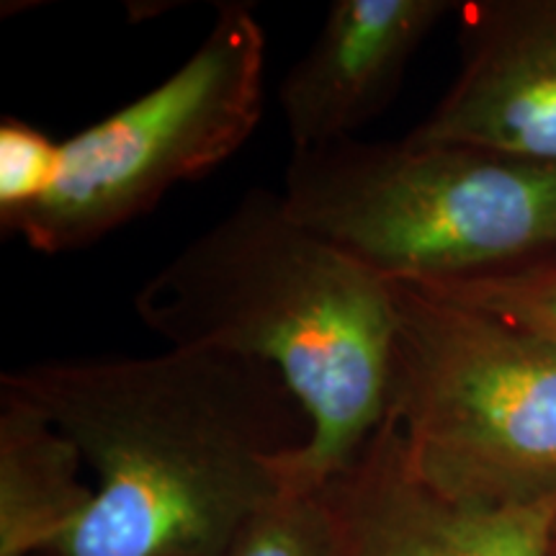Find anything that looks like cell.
<instances>
[{
  "mask_svg": "<svg viewBox=\"0 0 556 556\" xmlns=\"http://www.w3.org/2000/svg\"><path fill=\"white\" fill-rule=\"evenodd\" d=\"M266 31L245 3H222L191 58L137 101L62 142L54 189L5 235L60 255L148 214L248 142L263 116Z\"/></svg>",
  "mask_w": 556,
  "mask_h": 556,
  "instance_id": "cell-5",
  "label": "cell"
},
{
  "mask_svg": "<svg viewBox=\"0 0 556 556\" xmlns=\"http://www.w3.org/2000/svg\"><path fill=\"white\" fill-rule=\"evenodd\" d=\"M323 495L338 556H546L556 531V495L516 507L438 495L409 467L405 438L389 415Z\"/></svg>",
  "mask_w": 556,
  "mask_h": 556,
  "instance_id": "cell-7",
  "label": "cell"
},
{
  "mask_svg": "<svg viewBox=\"0 0 556 556\" xmlns=\"http://www.w3.org/2000/svg\"><path fill=\"white\" fill-rule=\"evenodd\" d=\"M462 65L409 139L556 163V0L458 3Z\"/></svg>",
  "mask_w": 556,
  "mask_h": 556,
  "instance_id": "cell-6",
  "label": "cell"
},
{
  "mask_svg": "<svg viewBox=\"0 0 556 556\" xmlns=\"http://www.w3.org/2000/svg\"><path fill=\"white\" fill-rule=\"evenodd\" d=\"M281 197L394 283L456 281L556 253V163L351 137L294 150Z\"/></svg>",
  "mask_w": 556,
  "mask_h": 556,
  "instance_id": "cell-3",
  "label": "cell"
},
{
  "mask_svg": "<svg viewBox=\"0 0 556 556\" xmlns=\"http://www.w3.org/2000/svg\"><path fill=\"white\" fill-rule=\"evenodd\" d=\"M409 287L484 309L556 345V253L495 274Z\"/></svg>",
  "mask_w": 556,
  "mask_h": 556,
  "instance_id": "cell-10",
  "label": "cell"
},
{
  "mask_svg": "<svg viewBox=\"0 0 556 556\" xmlns=\"http://www.w3.org/2000/svg\"><path fill=\"white\" fill-rule=\"evenodd\" d=\"M448 0H336L278 90L294 150L351 139L397 96Z\"/></svg>",
  "mask_w": 556,
  "mask_h": 556,
  "instance_id": "cell-8",
  "label": "cell"
},
{
  "mask_svg": "<svg viewBox=\"0 0 556 556\" xmlns=\"http://www.w3.org/2000/svg\"><path fill=\"white\" fill-rule=\"evenodd\" d=\"M45 556H47V554H45Z\"/></svg>",
  "mask_w": 556,
  "mask_h": 556,
  "instance_id": "cell-14",
  "label": "cell"
},
{
  "mask_svg": "<svg viewBox=\"0 0 556 556\" xmlns=\"http://www.w3.org/2000/svg\"><path fill=\"white\" fill-rule=\"evenodd\" d=\"M170 348L274 366L309 441L283 464L287 492H323L387 417L397 299L389 281L253 189L135 294Z\"/></svg>",
  "mask_w": 556,
  "mask_h": 556,
  "instance_id": "cell-2",
  "label": "cell"
},
{
  "mask_svg": "<svg viewBox=\"0 0 556 556\" xmlns=\"http://www.w3.org/2000/svg\"><path fill=\"white\" fill-rule=\"evenodd\" d=\"M387 415L438 495L516 507L556 495V345L490 312L394 283Z\"/></svg>",
  "mask_w": 556,
  "mask_h": 556,
  "instance_id": "cell-4",
  "label": "cell"
},
{
  "mask_svg": "<svg viewBox=\"0 0 556 556\" xmlns=\"http://www.w3.org/2000/svg\"><path fill=\"white\" fill-rule=\"evenodd\" d=\"M0 392L96 471L93 503L47 556H225L309 441L274 366L217 351L39 361L5 371Z\"/></svg>",
  "mask_w": 556,
  "mask_h": 556,
  "instance_id": "cell-1",
  "label": "cell"
},
{
  "mask_svg": "<svg viewBox=\"0 0 556 556\" xmlns=\"http://www.w3.org/2000/svg\"><path fill=\"white\" fill-rule=\"evenodd\" d=\"M225 556H338L323 492H283L250 518Z\"/></svg>",
  "mask_w": 556,
  "mask_h": 556,
  "instance_id": "cell-11",
  "label": "cell"
},
{
  "mask_svg": "<svg viewBox=\"0 0 556 556\" xmlns=\"http://www.w3.org/2000/svg\"><path fill=\"white\" fill-rule=\"evenodd\" d=\"M83 456L29 402L0 392V556H45L86 516Z\"/></svg>",
  "mask_w": 556,
  "mask_h": 556,
  "instance_id": "cell-9",
  "label": "cell"
},
{
  "mask_svg": "<svg viewBox=\"0 0 556 556\" xmlns=\"http://www.w3.org/2000/svg\"><path fill=\"white\" fill-rule=\"evenodd\" d=\"M546 556H556V531H554L552 544H548V552H546Z\"/></svg>",
  "mask_w": 556,
  "mask_h": 556,
  "instance_id": "cell-13",
  "label": "cell"
},
{
  "mask_svg": "<svg viewBox=\"0 0 556 556\" xmlns=\"http://www.w3.org/2000/svg\"><path fill=\"white\" fill-rule=\"evenodd\" d=\"M62 142L31 124L5 116L0 122V227L3 232L37 208L54 189Z\"/></svg>",
  "mask_w": 556,
  "mask_h": 556,
  "instance_id": "cell-12",
  "label": "cell"
}]
</instances>
